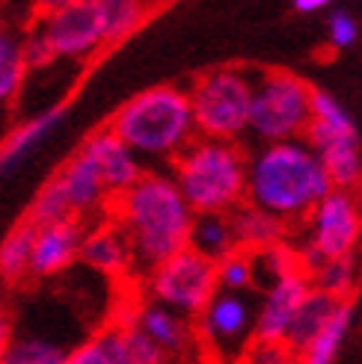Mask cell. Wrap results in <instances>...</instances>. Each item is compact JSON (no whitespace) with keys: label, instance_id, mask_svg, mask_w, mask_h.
I'll return each mask as SVG.
<instances>
[{"label":"cell","instance_id":"1","mask_svg":"<svg viewBox=\"0 0 362 364\" xmlns=\"http://www.w3.org/2000/svg\"><path fill=\"white\" fill-rule=\"evenodd\" d=\"M110 213L128 237L134 264L143 272H152L181 249H187L196 220L187 198L164 169H149L128 193L116 198Z\"/></svg>","mask_w":362,"mask_h":364},{"label":"cell","instance_id":"2","mask_svg":"<svg viewBox=\"0 0 362 364\" xmlns=\"http://www.w3.org/2000/svg\"><path fill=\"white\" fill-rule=\"evenodd\" d=\"M333 190L318 151L306 139L267 142L249 154L247 202L274 213L285 225L306 223Z\"/></svg>","mask_w":362,"mask_h":364},{"label":"cell","instance_id":"3","mask_svg":"<svg viewBox=\"0 0 362 364\" xmlns=\"http://www.w3.org/2000/svg\"><path fill=\"white\" fill-rule=\"evenodd\" d=\"M107 127L143 163H172L199 136L190 92L181 86L143 89L116 107Z\"/></svg>","mask_w":362,"mask_h":364},{"label":"cell","instance_id":"4","mask_svg":"<svg viewBox=\"0 0 362 364\" xmlns=\"http://www.w3.org/2000/svg\"><path fill=\"white\" fill-rule=\"evenodd\" d=\"M249 154L238 142L196 136L170 163V175L193 213H232L247 202Z\"/></svg>","mask_w":362,"mask_h":364},{"label":"cell","instance_id":"5","mask_svg":"<svg viewBox=\"0 0 362 364\" xmlns=\"http://www.w3.org/2000/svg\"><path fill=\"white\" fill-rule=\"evenodd\" d=\"M312 98L309 86L294 71L267 68L256 77L249 110V136L259 145L303 139L312 124Z\"/></svg>","mask_w":362,"mask_h":364},{"label":"cell","instance_id":"6","mask_svg":"<svg viewBox=\"0 0 362 364\" xmlns=\"http://www.w3.org/2000/svg\"><path fill=\"white\" fill-rule=\"evenodd\" d=\"M256 77L244 68H211L190 83V104L199 136L238 142L249 134Z\"/></svg>","mask_w":362,"mask_h":364},{"label":"cell","instance_id":"7","mask_svg":"<svg viewBox=\"0 0 362 364\" xmlns=\"http://www.w3.org/2000/svg\"><path fill=\"white\" fill-rule=\"evenodd\" d=\"M318 151L336 190H359L362 181V151L359 134L351 113L330 92L315 89L312 98V124L303 136Z\"/></svg>","mask_w":362,"mask_h":364},{"label":"cell","instance_id":"8","mask_svg":"<svg viewBox=\"0 0 362 364\" xmlns=\"http://www.w3.org/2000/svg\"><path fill=\"white\" fill-rule=\"evenodd\" d=\"M362 234V205L359 190H333L303 223V240L297 255L306 272L324 261L351 258Z\"/></svg>","mask_w":362,"mask_h":364},{"label":"cell","instance_id":"9","mask_svg":"<svg viewBox=\"0 0 362 364\" xmlns=\"http://www.w3.org/2000/svg\"><path fill=\"white\" fill-rule=\"evenodd\" d=\"M146 290L152 302L172 308L181 317H199L202 308L220 290L217 282V264L190 246L172 255L170 261L146 272Z\"/></svg>","mask_w":362,"mask_h":364},{"label":"cell","instance_id":"10","mask_svg":"<svg viewBox=\"0 0 362 364\" xmlns=\"http://www.w3.org/2000/svg\"><path fill=\"white\" fill-rule=\"evenodd\" d=\"M259 305L249 294L217 290L214 299L196 317V335L220 358H244L249 343L256 341Z\"/></svg>","mask_w":362,"mask_h":364},{"label":"cell","instance_id":"11","mask_svg":"<svg viewBox=\"0 0 362 364\" xmlns=\"http://www.w3.org/2000/svg\"><path fill=\"white\" fill-rule=\"evenodd\" d=\"M39 21L57 57L66 63H81L107 45L95 0H75L57 12L39 15Z\"/></svg>","mask_w":362,"mask_h":364},{"label":"cell","instance_id":"12","mask_svg":"<svg viewBox=\"0 0 362 364\" xmlns=\"http://www.w3.org/2000/svg\"><path fill=\"white\" fill-rule=\"evenodd\" d=\"M89 163L95 166V172L101 175L107 193L113 196V202L128 193L137 181L149 172V166L143 163L128 145H125L110 127H98V131H93L78 149Z\"/></svg>","mask_w":362,"mask_h":364},{"label":"cell","instance_id":"13","mask_svg":"<svg viewBox=\"0 0 362 364\" xmlns=\"http://www.w3.org/2000/svg\"><path fill=\"white\" fill-rule=\"evenodd\" d=\"M312 279L306 269H297L291 276L274 282L262 290L259 299V317H256V341L267 343H285V335L300 311L303 299L309 296Z\"/></svg>","mask_w":362,"mask_h":364},{"label":"cell","instance_id":"14","mask_svg":"<svg viewBox=\"0 0 362 364\" xmlns=\"http://www.w3.org/2000/svg\"><path fill=\"white\" fill-rule=\"evenodd\" d=\"M86 237V223L78 216L68 220L39 225L36 228V243H33V264H30V279H53L75 267L81 261V249Z\"/></svg>","mask_w":362,"mask_h":364},{"label":"cell","instance_id":"15","mask_svg":"<svg viewBox=\"0 0 362 364\" xmlns=\"http://www.w3.org/2000/svg\"><path fill=\"white\" fill-rule=\"evenodd\" d=\"M60 184L68 196V205H71V213L78 216V220H89V216H95V213H104V210H110L113 208V196L107 193L104 187V181L101 175L95 172V166L89 163L81 151L71 154L60 172Z\"/></svg>","mask_w":362,"mask_h":364},{"label":"cell","instance_id":"16","mask_svg":"<svg viewBox=\"0 0 362 364\" xmlns=\"http://www.w3.org/2000/svg\"><path fill=\"white\" fill-rule=\"evenodd\" d=\"M81 264L89 267L93 272H98V276H107V279H119L131 267H137L134 249L116 223H101L95 228H86Z\"/></svg>","mask_w":362,"mask_h":364},{"label":"cell","instance_id":"17","mask_svg":"<svg viewBox=\"0 0 362 364\" xmlns=\"http://www.w3.org/2000/svg\"><path fill=\"white\" fill-rule=\"evenodd\" d=\"M63 122V107H45L36 116L15 124L0 142V175H12Z\"/></svg>","mask_w":362,"mask_h":364},{"label":"cell","instance_id":"18","mask_svg":"<svg viewBox=\"0 0 362 364\" xmlns=\"http://www.w3.org/2000/svg\"><path fill=\"white\" fill-rule=\"evenodd\" d=\"M116 326H134V329H140L146 338H152L164 353L181 350L187 343V323H185V317L175 314L172 308H167V305L152 302V299L137 305L125 320H116Z\"/></svg>","mask_w":362,"mask_h":364},{"label":"cell","instance_id":"19","mask_svg":"<svg viewBox=\"0 0 362 364\" xmlns=\"http://www.w3.org/2000/svg\"><path fill=\"white\" fill-rule=\"evenodd\" d=\"M338 305L341 302L336 296H330V294H324V290L312 287L309 296H306L303 305H300V311H297V317L291 323V329H288V335H285L288 353L300 358L306 350H309V343L324 332V326L333 320V314L338 311Z\"/></svg>","mask_w":362,"mask_h":364},{"label":"cell","instance_id":"20","mask_svg":"<svg viewBox=\"0 0 362 364\" xmlns=\"http://www.w3.org/2000/svg\"><path fill=\"white\" fill-rule=\"evenodd\" d=\"M30 75L24 57V27L0 21V107H9Z\"/></svg>","mask_w":362,"mask_h":364},{"label":"cell","instance_id":"21","mask_svg":"<svg viewBox=\"0 0 362 364\" xmlns=\"http://www.w3.org/2000/svg\"><path fill=\"white\" fill-rule=\"evenodd\" d=\"M229 216H232V225H234V237H238V249H244V252H262L267 246H276L285 240L288 225L282 220H276L274 213H267L249 202H244Z\"/></svg>","mask_w":362,"mask_h":364},{"label":"cell","instance_id":"22","mask_svg":"<svg viewBox=\"0 0 362 364\" xmlns=\"http://www.w3.org/2000/svg\"><path fill=\"white\" fill-rule=\"evenodd\" d=\"M187 246L199 255H205V258H211L214 264L229 258L232 252H238L232 216L229 213H196Z\"/></svg>","mask_w":362,"mask_h":364},{"label":"cell","instance_id":"23","mask_svg":"<svg viewBox=\"0 0 362 364\" xmlns=\"http://www.w3.org/2000/svg\"><path fill=\"white\" fill-rule=\"evenodd\" d=\"M63 364H131L128 335L116 323L107 326V329L95 332L93 338L81 341L78 347H71Z\"/></svg>","mask_w":362,"mask_h":364},{"label":"cell","instance_id":"24","mask_svg":"<svg viewBox=\"0 0 362 364\" xmlns=\"http://www.w3.org/2000/svg\"><path fill=\"white\" fill-rule=\"evenodd\" d=\"M33 243H36V225L18 223L0 243V284H18L30 279L33 264Z\"/></svg>","mask_w":362,"mask_h":364},{"label":"cell","instance_id":"25","mask_svg":"<svg viewBox=\"0 0 362 364\" xmlns=\"http://www.w3.org/2000/svg\"><path fill=\"white\" fill-rule=\"evenodd\" d=\"M68 350L60 341L39 332H15L0 364H63Z\"/></svg>","mask_w":362,"mask_h":364},{"label":"cell","instance_id":"26","mask_svg":"<svg viewBox=\"0 0 362 364\" xmlns=\"http://www.w3.org/2000/svg\"><path fill=\"white\" fill-rule=\"evenodd\" d=\"M95 6H98L107 45H116L125 36H131L149 9L146 0H95Z\"/></svg>","mask_w":362,"mask_h":364},{"label":"cell","instance_id":"27","mask_svg":"<svg viewBox=\"0 0 362 364\" xmlns=\"http://www.w3.org/2000/svg\"><path fill=\"white\" fill-rule=\"evenodd\" d=\"M351 323H353V305L351 302H341L338 311L333 314V320L324 326V332L309 343V350L300 355L303 364H333L341 343H345L348 332H351Z\"/></svg>","mask_w":362,"mask_h":364},{"label":"cell","instance_id":"28","mask_svg":"<svg viewBox=\"0 0 362 364\" xmlns=\"http://www.w3.org/2000/svg\"><path fill=\"white\" fill-rule=\"evenodd\" d=\"M249 255H252V264H256V287H262V290L285 276H291V272L303 269L297 246H291L288 240L267 246L262 252H249Z\"/></svg>","mask_w":362,"mask_h":364},{"label":"cell","instance_id":"29","mask_svg":"<svg viewBox=\"0 0 362 364\" xmlns=\"http://www.w3.org/2000/svg\"><path fill=\"white\" fill-rule=\"evenodd\" d=\"M356 276H359V264L356 258H333V261H324L321 267H315L309 272L312 287L324 290V294L336 296L338 302H351V294L356 287Z\"/></svg>","mask_w":362,"mask_h":364},{"label":"cell","instance_id":"30","mask_svg":"<svg viewBox=\"0 0 362 364\" xmlns=\"http://www.w3.org/2000/svg\"><path fill=\"white\" fill-rule=\"evenodd\" d=\"M68 216H75L71 213V205H68V196H66V190L60 184V178L53 175L39 187V193L33 196L30 210H27V223H33L36 228H39V225L68 220Z\"/></svg>","mask_w":362,"mask_h":364},{"label":"cell","instance_id":"31","mask_svg":"<svg viewBox=\"0 0 362 364\" xmlns=\"http://www.w3.org/2000/svg\"><path fill=\"white\" fill-rule=\"evenodd\" d=\"M217 282H220V290L249 294V290L256 287V264H252V255L238 249V252H232L229 258H223L217 264Z\"/></svg>","mask_w":362,"mask_h":364},{"label":"cell","instance_id":"32","mask_svg":"<svg viewBox=\"0 0 362 364\" xmlns=\"http://www.w3.org/2000/svg\"><path fill=\"white\" fill-rule=\"evenodd\" d=\"M24 57H27V68L30 71H45L53 63H60L57 50H53L48 33H45V27L39 21V15L33 18L30 27H24Z\"/></svg>","mask_w":362,"mask_h":364},{"label":"cell","instance_id":"33","mask_svg":"<svg viewBox=\"0 0 362 364\" xmlns=\"http://www.w3.org/2000/svg\"><path fill=\"white\" fill-rule=\"evenodd\" d=\"M125 335H128V355H131V364H164V350L157 347L152 338H146L140 329L134 326H122Z\"/></svg>","mask_w":362,"mask_h":364},{"label":"cell","instance_id":"34","mask_svg":"<svg viewBox=\"0 0 362 364\" xmlns=\"http://www.w3.org/2000/svg\"><path fill=\"white\" fill-rule=\"evenodd\" d=\"M327 36H330V45H333V48L345 50V48H351V45L356 42L359 27H356V21H353V18H351L345 9H336V12H330V18H327Z\"/></svg>","mask_w":362,"mask_h":364},{"label":"cell","instance_id":"35","mask_svg":"<svg viewBox=\"0 0 362 364\" xmlns=\"http://www.w3.org/2000/svg\"><path fill=\"white\" fill-rule=\"evenodd\" d=\"M285 358H291L285 343H267V341H252L249 350L244 353V364H282Z\"/></svg>","mask_w":362,"mask_h":364},{"label":"cell","instance_id":"36","mask_svg":"<svg viewBox=\"0 0 362 364\" xmlns=\"http://www.w3.org/2000/svg\"><path fill=\"white\" fill-rule=\"evenodd\" d=\"M12 317H9V308H6V296H4V287H0V358H4L9 341H12Z\"/></svg>","mask_w":362,"mask_h":364},{"label":"cell","instance_id":"37","mask_svg":"<svg viewBox=\"0 0 362 364\" xmlns=\"http://www.w3.org/2000/svg\"><path fill=\"white\" fill-rule=\"evenodd\" d=\"M30 4H33L36 15H48V12H57L68 4H75V0H30Z\"/></svg>","mask_w":362,"mask_h":364},{"label":"cell","instance_id":"38","mask_svg":"<svg viewBox=\"0 0 362 364\" xmlns=\"http://www.w3.org/2000/svg\"><path fill=\"white\" fill-rule=\"evenodd\" d=\"M291 4L297 12H321V9H327L333 0H291Z\"/></svg>","mask_w":362,"mask_h":364},{"label":"cell","instance_id":"39","mask_svg":"<svg viewBox=\"0 0 362 364\" xmlns=\"http://www.w3.org/2000/svg\"><path fill=\"white\" fill-rule=\"evenodd\" d=\"M282 364H303V361H300V358H297V355H291V358H285V361H282Z\"/></svg>","mask_w":362,"mask_h":364}]
</instances>
